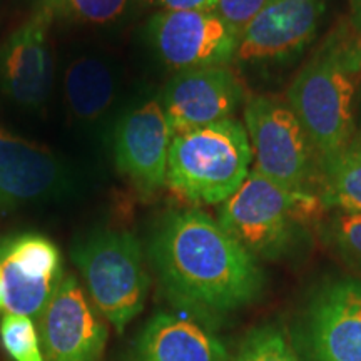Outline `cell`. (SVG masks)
<instances>
[{"label": "cell", "instance_id": "obj_5", "mask_svg": "<svg viewBox=\"0 0 361 361\" xmlns=\"http://www.w3.org/2000/svg\"><path fill=\"white\" fill-rule=\"evenodd\" d=\"M96 310L123 333L146 303L149 276L137 238L128 231H96L72 250Z\"/></svg>", "mask_w": 361, "mask_h": 361}, {"label": "cell", "instance_id": "obj_8", "mask_svg": "<svg viewBox=\"0 0 361 361\" xmlns=\"http://www.w3.org/2000/svg\"><path fill=\"white\" fill-rule=\"evenodd\" d=\"M147 39L161 61L180 72L228 66L239 32L214 11H159L149 20Z\"/></svg>", "mask_w": 361, "mask_h": 361}, {"label": "cell", "instance_id": "obj_18", "mask_svg": "<svg viewBox=\"0 0 361 361\" xmlns=\"http://www.w3.org/2000/svg\"><path fill=\"white\" fill-rule=\"evenodd\" d=\"M319 200L340 213L361 214V133L336 154L319 161Z\"/></svg>", "mask_w": 361, "mask_h": 361}, {"label": "cell", "instance_id": "obj_14", "mask_svg": "<svg viewBox=\"0 0 361 361\" xmlns=\"http://www.w3.org/2000/svg\"><path fill=\"white\" fill-rule=\"evenodd\" d=\"M243 101L241 80L219 66L178 72L162 90L161 106L174 135L229 119Z\"/></svg>", "mask_w": 361, "mask_h": 361}, {"label": "cell", "instance_id": "obj_21", "mask_svg": "<svg viewBox=\"0 0 361 361\" xmlns=\"http://www.w3.org/2000/svg\"><path fill=\"white\" fill-rule=\"evenodd\" d=\"M0 341L13 361H44L34 319L6 313L0 319Z\"/></svg>", "mask_w": 361, "mask_h": 361}, {"label": "cell", "instance_id": "obj_20", "mask_svg": "<svg viewBox=\"0 0 361 361\" xmlns=\"http://www.w3.org/2000/svg\"><path fill=\"white\" fill-rule=\"evenodd\" d=\"M233 361H301L279 324H263L247 333Z\"/></svg>", "mask_w": 361, "mask_h": 361}, {"label": "cell", "instance_id": "obj_3", "mask_svg": "<svg viewBox=\"0 0 361 361\" xmlns=\"http://www.w3.org/2000/svg\"><path fill=\"white\" fill-rule=\"evenodd\" d=\"M251 162L245 124L229 117L173 135L166 186L191 204H223L245 183Z\"/></svg>", "mask_w": 361, "mask_h": 361}, {"label": "cell", "instance_id": "obj_12", "mask_svg": "<svg viewBox=\"0 0 361 361\" xmlns=\"http://www.w3.org/2000/svg\"><path fill=\"white\" fill-rule=\"evenodd\" d=\"M0 266L6 284V313L39 322L64 278L59 247L42 234H19L4 245Z\"/></svg>", "mask_w": 361, "mask_h": 361}, {"label": "cell", "instance_id": "obj_2", "mask_svg": "<svg viewBox=\"0 0 361 361\" xmlns=\"http://www.w3.org/2000/svg\"><path fill=\"white\" fill-rule=\"evenodd\" d=\"M355 35L331 34L323 47L298 71L286 90L295 112L319 161L336 154L358 130V79L351 57Z\"/></svg>", "mask_w": 361, "mask_h": 361}, {"label": "cell", "instance_id": "obj_6", "mask_svg": "<svg viewBox=\"0 0 361 361\" xmlns=\"http://www.w3.org/2000/svg\"><path fill=\"white\" fill-rule=\"evenodd\" d=\"M243 119L255 169L281 188L311 191L318 156L288 102L252 96L245 102Z\"/></svg>", "mask_w": 361, "mask_h": 361}, {"label": "cell", "instance_id": "obj_28", "mask_svg": "<svg viewBox=\"0 0 361 361\" xmlns=\"http://www.w3.org/2000/svg\"><path fill=\"white\" fill-rule=\"evenodd\" d=\"M356 121H358V124H360L358 130L361 133V84L358 89V101H356Z\"/></svg>", "mask_w": 361, "mask_h": 361}, {"label": "cell", "instance_id": "obj_26", "mask_svg": "<svg viewBox=\"0 0 361 361\" xmlns=\"http://www.w3.org/2000/svg\"><path fill=\"white\" fill-rule=\"evenodd\" d=\"M351 57H353V64L356 69L361 72V37L356 35L351 45Z\"/></svg>", "mask_w": 361, "mask_h": 361}, {"label": "cell", "instance_id": "obj_10", "mask_svg": "<svg viewBox=\"0 0 361 361\" xmlns=\"http://www.w3.org/2000/svg\"><path fill=\"white\" fill-rule=\"evenodd\" d=\"M328 0H268L239 34L236 61L259 66L296 57L318 34Z\"/></svg>", "mask_w": 361, "mask_h": 361}, {"label": "cell", "instance_id": "obj_1", "mask_svg": "<svg viewBox=\"0 0 361 361\" xmlns=\"http://www.w3.org/2000/svg\"><path fill=\"white\" fill-rule=\"evenodd\" d=\"M149 252L169 296L202 318L245 308L263 293L258 259L201 209L164 216Z\"/></svg>", "mask_w": 361, "mask_h": 361}, {"label": "cell", "instance_id": "obj_24", "mask_svg": "<svg viewBox=\"0 0 361 361\" xmlns=\"http://www.w3.org/2000/svg\"><path fill=\"white\" fill-rule=\"evenodd\" d=\"M218 0H156L162 11H214Z\"/></svg>", "mask_w": 361, "mask_h": 361}, {"label": "cell", "instance_id": "obj_27", "mask_svg": "<svg viewBox=\"0 0 361 361\" xmlns=\"http://www.w3.org/2000/svg\"><path fill=\"white\" fill-rule=\"evenodd\" d=\"M4 306H6V284H4V273L0 266V310H4Z\"/></svg>", "mask_w": 361, "mask_h": 361}, {"label": "cell", "instance_id": "obj_16", "mask_svg": "<svg viewBox=\"0 0 361 361\" xmlns=\"http://www.w3.org/2000/svg\"><path fill=\"white\" fill-rule=\"evenodd\" d=\"M134 361H231L209 326L186 314L161 311L139 333Z\"/></svg>", "mask_w": 361, "mask_h": 361}, {"label": "cell", "instance_id": "obj_29", "mask_svg": "<svg viewBox=\"0 0 361 361\" xmlns=\"http://www.w3.org/2000/svg\"><path fill=\"white\" fill-rule=\"evenodd\" d=\"M144 2H149V4H154L156 0H144Z\"/></svg>", "mask_w": 361, "mask_h": 361}, {"label": "cell", "instance_id": "obj_15", "mask_svg": "<svg viewBox=\"0 0 361 361\" xmlns=\"http://www.w3.org/2000/svg\"><path fill=\"white\" fill-rule=\"evenodd\" d=\"M69 186V173L47 147L0 128V209L51 200Z\"/></svg>", "mask_w": 361, "mask_h": 361}, {"label": "cell", "instance_id": "obj_17", "mask_svg": "<svg viewBox=\"0 0 361 361\" xmlns=\"http://www.w3.org/2000/svg\"><path fill=\"white\" fill-rule=\"evenodd\" d=\"M67 112L80 126L102 123L119 94L116 67L104 56L84 52L67 64L62 79Z\"/></svg>", "mask_w": 361, "mask_h": 361}, {"label": "cell", "instance_id": "obj_7", "mask_svg": "<svg viewBox=\"0 0 361 361\" xmlns=\"http://www.w3.org/2000/svg\"><path fill=\"white\" fill-rule=\"evenodd\" d=\"M293 345L301 361H361V278L336 279L319 288Z\"/></svg>", "mask_w": 361, "mask_h": 361}, {"label": "cell", "instance_id": "obj_22", "mask_svg": "<svg viewBox=\"0 0 361 361\" xmlns=\"http://www.w3.org/2000/svg\"><path fill=\"white\" fill-rule=\"evenodd\" d=\"M326 238L343 263L361 278V214L338 213L328 224Z\"/></svg>", "mask_w": 361, "mask_h": 361}, {"label": "cell", "instance_id": "obj_19", "mask_svg": "<svg viewBox=\"0 0 361 361\" xmlns=\"http://www.w3.org/2000/svg\"><path fill=\"white\" fill-rule=\"evenodd\" d=\"M134 0H39L52 20L80 25H109L130 11Z\"/></svg>", "mask_w": 361, "mask_h": 361}, {"label": "cell", "instance_id": "obj_13", "mask_svg": "<svg viewBox=\"0 0 361 361\" xmlns=\"http://www.w3.org/2000/svg\"><path fill=\"white\" fill-rule=\"evenodd\" d=\"M173 130L161 101L149 99L130 107L114 130L116 168L141 194L166 186Z\"/></svg>", "mask_w": 361, "mask_h": 361}, {"label": "cell", "instance_id": "obj_23", "mask_svg": "<svg viewBox=\"0 0 361 361\" xmlns=\"http://www.w3.org/2000/svg\"><path fill=\"white\" fill-rule=\"evenodd\" d=\"M266 4L268 0H218L214 12L241 34Z\"/></svg>", "mask_w": 361, "mask_h": 361}, {"label": "cell", "instance_id": "obj_4", "mask_svg": "<svg viewBox=\"0 0 361 361\" xmlns=\"http://www.w3.org/2000/svg\"><path fill=\"white\" fill-rule=\"evenodd\" d=\"M311 191L278 186L252 168L218 211V223L256 259H279L295 250L301 229L322 207Z\"/></svg>", "mask_w": 361, "mask_h": 361}, {"label": "cell", "instance_id": "obj_25", "mask_svg": "<svg viewBox=\"0 0 361 361\" xmlns=\"http://www.w3.org/2000/svg\"><path fill=\"white\" fill-rule=\"evenodd\" d=\"M350 27L361 37V0H350Z\"/></svg>", "mask_w": 361, "mask_h": 361}, {"label": "cell", "instance_id": "obj_9", "mask_svg": "<svg viewBox=\"0 0 361 361\" xmlns=\"http://www.w3.org/2000/svg\"><path fill=\"white\" fill-rule=\"evenodd\" d=\"M37 323L44 361L101 360L107 326L72 274H64Z\"/></svg>", "mask_w": 361, "mask_h": 361}, {"label": "cell", "instance_id": "obj_11", "mask_svg": "<svg viewBox=\"0 0 361 361\" xmlns=\"http://www.w3.org/2000/svg\"><path fill=\"white\" fill-rule=\"evenodd\" d=\"M52 17L37 8L0 45V94L22 109H40L54 80Z\"/></svg>", "mask_w": 361, "mask_h": 361}]
</instances>
